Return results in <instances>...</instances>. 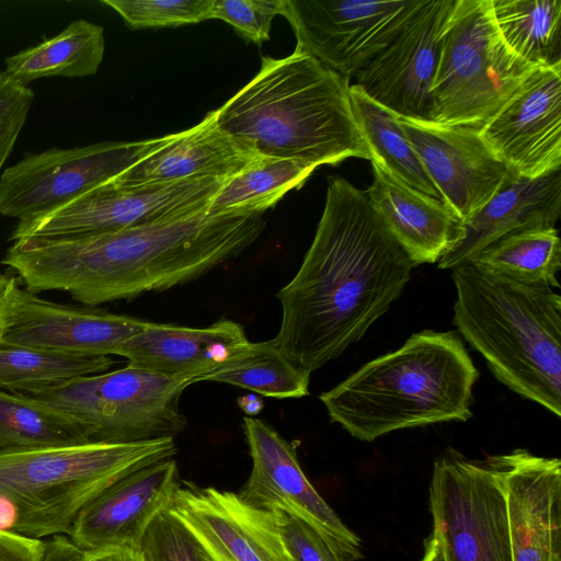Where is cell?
I'll use <instances>...</instances> for the list:
<instances>
[{
    "label": "cell",
    "mask_w": 561,
    "mask_h": 561,
    "mask_svg": "<svg viewBox=\"0 0 561 561\" xmlns=\"http://www.w3.org/2000/svg\"><path fill=\"white\" fill-rule=\"evenodd\" d=\"M138 550L142 561H210L169 510L152 520Z\"/></svg>",
    "instance_id": "cell-34"
},
{
    "label": "cell",
    "mask_w": 561,
    "mask_h": 561,
    "mask_svg": "<svg viewBox=\"0 0 561 561\" xmlns=\"http://www.w3.org/2000/svg\"><path fill=\"white\" fill-rule=\"evenodd\" d=\"M420 561H445L437 538L431 534L424 541V552Z\"/></svg>",
    "instance_id": "cell-42"
},
{
    "label": "cell",
    "mask_w": 561,
    "mask_h": 561,
    "mask_svg": "<svg viewBox=\"0 0 561 561\" xmlns=\"http://www.w3.org/2000/svg\"><path fill=\"white\" fill-rule=\"evenodd\" d=\"M81 551L67 535L51 536L45 540L42 561H81Z\"/></svg>",
    "instance_id": "cell-39"
},
{
    "label": "cell",
    "mask_w": 561,
    "mask_h": 561,
    "mask_svg": "<svg viewBox=\"0 0 561 561\" xmlns=\"http://www.w3.org/2000/svg\"><path fill=\"white\" fill-rule=\"evenodd\" d=\"M505 495L513 561H561V461L526 449L485 458Z\"/></svg>",
    "instance_id": "cell-19"
},
{
    "label": "cell",
    "mask_w": 561,
    "mask_h": 561,
    "mask_svg": "<svg viewBox=\"0 0 561 561\" xmlns=\"http://www.w3.org/2000/svg\"><path fill=\"white\" fill-rule=\"evenodd\" d=\"M104 49L103 27L79 19L59 34L8 57L3 71L24 87L41 78L88 77L98 72Z\"/></svg>",
    "instance_id": "cell-25"
},
{
    "label": "cell",
    "mask_w": 561,
    "mask_h": 561,
    "mask_svg": "<svg viewBox=\"0 0 561 561\" xmlns=\"http://www.w3.org/2000/svg\"><path fill=\"white\" fill-rule=\"evenodd\" d=\"M81 561H142L139 550L112 547L83 552Z\"/></svg>",
    "instance_id": "cell-41"
},
{
    "label": "cell",
    "mask_w": 561,
    "mask_h": 561,
    "mask_svg": "<svg viewBox=\"0 0 561 561\" xmlns=\"http://www.w3.org/2000/svg\"><path fill=\"white\" fill-rule=\"evenodd\" d=\"M506 279L559 287L561 241L556 227L508 234L490 244L469 262Z\"/></svg>",
    "instance_id": "cell-30"
},
{
    "label": "cell",
    "mask_w": 561,
    "mask_h": 561,
    "mask_svg": "<svg viewBox=\"0 0 561 561\" xmlns=\"http://www.w3.org/2000/svg\"><path fill=\"white\" fill-rule=\"evenodd\" d=\"M479 371L455 331L424 330L320 394L330 420L362 442L467 421Z\"/></svg>",
    "instance_id": "cell-4"
},
{
    "label": "cell",
    "mask_w": 561,
    "mask_h": 561,
    "mask_svg": "<svg viewBox=\"0 0 561 561\" xmlns=\"http://www.w3.org/2000/svg\"><path fill=\"white\" fill-rule=\"evenodd\" d=\"M365 191L387 230L414 266L438 262L459 240L461 219L442 201L421 193L371 162Z\"/></svg>",
    "instance_id": "cell-23"
},
{
    "label": "cell",
    "mask_w": 561,
    "mask_h": 561,
    "mask_svg": "<svg viewBox=\"0 0 561 561\" xmlns=\"http://www.w3.org/2000/svg\"><path fill=\"white\" fill-rule=\"evenodd\" d=\"M398 119L442 202L462 224L493 197L511 173L477 128Z\"/></svg>",
    "instance_id": "cell-18"
},
{
    "label": "cell",
    "mask_w": 561,
    "mask_h": 561,
    "mask_svg": "<svg viewBox=\"0 0 561 561\" xmlns=\"http://www.w3.org/2000/svg\"><path fill=\"white\" fill-rule=\"evenodd\" d=\"M310 373L294 364L274 340L252 343L198 381L229 383L276 398L309 394Z\"/></svg>",
    "instance_id": "cell-31"
},
{
    "label": "cell",
    "mask_w": 561,
    "mask_h": 561,
    "mask_svg": "<svg viewBox=\"0 0 561 561\" xmlns=\"http://www.w3.org/2000/svg\"><path fill=\"white\" fill-rule=\"evenodd\" d=\"M256 156L218 124L217 110L114 179L121 184L175 182L187 179H230Z\"/></svg>",
    "instance_id": "cell-24"
},
{
    "label": "cell",
    "mask_w": 561,
    "mask_h": 561,
    "mask_svg": "<svg viewBox=\"0 0 561 561\" xmlns=\"http://www.w3.org/2000/svg\"><path fill=\"white\" fill-rule=\"evenodd\" d=\"M169 512L210 561H288L274 511L257 508L239 493L180 483Z\"/></svg>",
    "instance_id": "cell-17"
},
{
    "label": "cell",
    "mask_w": 561,
    "mask_h": 561,
    "mask_svg": "<svg viewBox=\"0 0 561 561\" xmlns=\"http://www.w3.org/2000/svg\"><path fill=\"white\" fill-rule=\"evenodd\" d=\"M350 78L296 49L263 56L256 76L217 108L219 126L254 153L316 169L369 160L350 94Z\"/></svg>",
    "instance_id": "cell-3"
},
{
    "label": "cell",
    "mask_w": 561,
    "mask_h": 561,
    "mask_svg": "<svg viewBox=\"0 0 561 561\" xmlns=\"http://www.w3.org/2000/svg\"><path fill=\"white\" fill-rule=\"evenodd\" d=\"M314 169L298 160L259 154L224 184L208 211L215 215L264 214L286 193L300 188Z\"/></svg>",
    "instance_id": "cell-29"
},
{
    "label": "cell",
    "mask_w": 561,
    "mask_h": 561,
    "mask_svg": "<svg viewBox=\"0 0 561 561\" xmlns=\"http://www.w3.org/2000/svg\"><path fill=\"white\" fill-rule=\"evenodd\" d=\"M350 94L370 162L377 163L401 183L442 201L419 156L404 136L398 117L368 98L355 83L351 84Z\"/></svg>",
    "instance_id": "cell-27"
},
{
    "label": "cell",
    "mask_w": 561,
    "mask_h": 561,
    "mask_svg": "<svg viewBox=\"0 0 561 561\" xmlns=\"http://www.w3.org/2000/svg\"><path fill=\"white\" fill-rule=\"evenodd\" d=\"M229 179L121 184L112 180L42 216L19 220L10 240H51L117 231L207 209Z\"/></svg>",
    "instance_id": "cell-10"
},
{
    "label": "cell",
    "mask_w": 561,
    "mask_h": 561,
    "mask_svg": "<svg viewBox=\"0 0 561 561\" xmlns=\"http://www.w3.org/2000/svg\"><path fill=\"white\" fill-rule=\"evenodd\" d=\"M180 483L173 458L137 469L89 502L68 537L83 552L112 547L138 550L152 520L169 510Z\"/></svg>",
    "instance_id": "cell-20"
},
{
    "label": "cell",
    "mask_w": 561,
    "mask_h": 561,
    "mask_svg": "<svg viewBox=\"0 0 561 561\" xmlns=\"http://www.w3.org/2000/svg\"><path fill=\"white\" fill-rule=\"evenodd\" d=\"M172 136L27 153L0 175V215L24 220L48 214L116 179Z\"/></svg>",
    "instance_id": "cell-11"
},
{
    "label": "cell",
    "mask_w": 561,
    "mask_h": 561,
    "mask_svg": "<svg viewBox=\"0 0 561 561\" xmlns=\"http://www.w3.org/2000/svg\"><path fill=\"white\" fill-rule=\"evenodd\" d=\"M455 4L456 0H425L397 37L355 76V84L398 118L432 122L431 90Z\"/></svg>",
    "instance_id": "cell-14"
},
{
    "label": "cell",
    "mask_w": 561,
    "mask_h": 561,
    "mask_svg": "<svg viewBox=\"0 0 561 561\" xmlns=\"http://www.w3.org/2000/svg\"><path fill=\"white\" fill-rule=\"evenodd\" d=\"M192 383L127 365L26 396L78 419L91 443H135L174 438L187 427L180 401Z\"/></svg>",
    "instance_id": "cell-8"
},
{
    "label": "cell",
    "mask_w": 561,
    "mask_h": 561,
    "mask_svg": "<svg viewBox=\"0 0 561 561\" xmlns=\"http://www.w3.org/2000/svg\"><path fill=\"white\" fill-rule=\"evenodd\" d=\"M15 279V277L8 274H0V307L8 289Z\"/></svg>",
    "instance_id": "cell-44"
},
{
    "label": "cell",
    "mask_w": 561,
    "mask_h": 561,
    "mask_svg": "<svg viewBox=\"0 0 561 561\" xmlns=\"http://www.w3.org/2000/svg\"><path fill=\"white\" fill-rule=\"evenodd\" d=\"M89 431L71 414L33 397L0 389V450L85 444Z\"/></svg>",
    "instance_id": "cell-28"
},
{
    "label": "cell",
    "mask_w": 561,
    "mask_h": 561,
    "mask_svg": "<svg viewBox=\"0 0 561 561\" xmlns=\"http://www.w3.org/2000/svg\"><path fill=\"white\" fill-rule=\"evenodd\" d=\"M45 540L0 533V561H42Z\"/></svg>",
    "instance_id": "cell-38"
},
{
    "label": "cell",
    "mask_w": 561,
    "mask_h": 561,
    "mask_svg": "<svg viewBox=\"0 0 561 561\" xmlns=\"http://www.w3.org/2000/svg\"><path fill=\"white\" fill-rule=\"evenodd\" d=\"M252 470L240 496L249 504L280 510L330 539L350 561L362 559V541L305 476L295 447L263 420L243 417Z\"/></svg>",
    "instance_id": "cell-15"
},
{
    "label": "cell",
    "mask_w": 561,
    "mask_h": 561,
    "mask_svg": "<svg viewBox=\"0 0 561 561\" xmlns=\"http://www.w3.org/2000/svg\"><path fill=\"white\" fill-rule=\"evenodd\" d=\"M250 344L243 327L220 319L205 328L149 322L117 352L128 365L195 382Z\"/></svg>",
    "instance_id": "cell-22"
},
{
    "label": "cell",
    "mask_w": 561,
    "mask_h": 561,
    "mask_svg": "<svg viewBox=\"0 0 561 561\" xmlns=\"http://www.w3.org/2000/svg\"><path fill=\"white\" fill-rule=\"evenodd\" d=\"M21 518L18 501L10 494L0 492V533L16 534Z\"/></svg>",
    "instance_id": "cell-40"
},
{
    "label": "cell",
    "mask_w": 561,
    "mask_h": 561,
    "mask_svg": "<svg viewBox=\"0 0 561 561\" xmlns=\"http://www.w3.org/2000/svg\"><path fill=\"white\" fill-rule=\"evenodd\" d=\"M239 405L249 416L256 415L263 407L262 401L253 396L240 398Z\"/></svg>",
    "instance_id": "cell-43"
},
{
    "label": "cell",
    "mask_w": 561,
    "mask_h": 561,
    "mask_svg": "<svg viewBox=\"0 0 561 561\" xmlns=\"http://www.w3.org/2000/svg\"><path fill=\"white\" fill-rule=\"evenodd\" d=\"M149 322L94 307L49 301L19 287L15 279L0 307V343L110 356L117 355L122 345Z\"/></svg>",
    "instance_id": "cell-13"
},
{
    "label": "cell",
    "mask_w": 561,
    "mask_h": 561,
    "mask_svg": "<svg viewBox=\"0 0 561 561\" xmlns=\"http://www.w3.org/2000/svg\"><path fill=\"white\" fill-rule=\"evenodd\" d=\"M454 325L495 378L561 416V297L467 263L451 270Z\"/></svg>",
    "instance_id": "cell-5"
},
{
    "label": "cell",
    "mask_w": 561,
    "mask_h": 561,
    "mask_svg": "<svg viewBox=\"0 0 561 561\" xmlns=\"http://www.w3.org/2000/svg\"><path fill=\"white\" fill-rule=\"evenodd\" d=\"M283 0H213L209 19L229 23L248 42L270 39L272 21L280 14Z\"/></svg>",
    "instance_id": "cell-35"
},
{
    "label": "cell",
    "mask_w": 561,
    "mask_h": 561,
    "mask_svg": "<svg viewBox=\"0 0 561 561\" xmlns=\"http://www.w3.org/2000/svg\"><path fill=\"white\" fill-rule=\"evenodd\" d=\"M288 561H350L324 535L280 510H275Z\"/></svg>",
    "instance_id": "cell-36"
},
{
    "label": "cell",
    "mask_w": 561,
    "mask_h": 561,
    "mask_svg": "<svg viewBox=\"0 0 561 561\" xmlns=\"http://www.w3.org/2000/svg\"><path fill=\"white\" fill-rule=\"evenodd\" d=\"M213 0H102L129 28L176 27L209 20Z\"/></svg>",
    "instance_id": "cell-33"
},
{
    "label": "cell",
    "mask_w": 561,
    "mask_h": 561,
    "mask_svg": "<svg viewBox=\"0 0 561 561\" xmlns=\"http://www.w3.org/2000/svg\"><path fill=\"white\" fill-rule=\"evenodd\" d=\"M413 267L365 191L330 176L313 241L276 295L282 321L274 342L298 367L316 371L388 311Z\"/></svg>",
    "instance_id": "cell-1"
},
{
    "label": "cell",
    "mask_w": 561,
    "mask_h": 561,
    "mask_svg": "<svg viewBox=\"0 0 561 561\" xmlns=\"http://www.w3.org/2000/svg\"><path fill=\"white\" fill-rule=\"evenodd\" d=\"M176 451L172 437L0 450V492L20 505L18 535L68 536L80 511L107 486Z\"/></svg>",
    "instance_id": "cell-6"
},
{
    "label": "cell",
    "mask_w": 561,
    "mask_h": 561,
    "mask_svg": "<svg viewBox=\"0 0 561 561\" xmlns=\"http://www.w3.org/2000/svg\"><path fill=\"white\" fill-rule=\"evenodd\" d=\"M561 214V169L538 178L510 173L493 197L462 224L459 240L437 263L467 264L495 241L524 230L553 228Z\"/></svg>",
    "instance_id": "cell-21"
},
{
    "label": "cell",
    "mask_w": 561,
    "mask_h": 561,
    "mask_svg": "<svg viewBox=\"0 0 561 561\" xmlns=\"http://www.w3.org/2000/svg\"><path fill=\"white\" fill-rule=\"evenodd\" d=\"M506 46L536 69L561 68L560 0H490Z\"/></svg>",
    "instance_id": "cell-26"
},
{
    "label": "cell",
    "mask_w": 561,
    "mask_h": 561,
    "mask_svg": "<svg viewBox=\"0 0 561 561\" xmlns=\"http://www.w3.org/2000/svg\"><path fill=\"white\" fill-rule=\"evenodd\" d=\"M432 534L445 561H513L506 501L492 468L449 448L434 462Z\"/></svg>",
    "instance_id": "cell-9"
},
{
    "label": "cell",
    "mask_w": 561,
    "mask_h": 561,
    "mask_svg": "<svg viewBox=\"0 0 561 561\" xmlns=\"http://www.w3.org/2000/svg\"><path fill=\"white\" fill-rule=\"evenodd\" d=\"M265 224L263 214L207 208L105 233L14 241L2 264L33 294L60 290L95 307L197 279L243 252Z\"/></svg>",
    "instance_id": "cell-2"
},
{
    "label": "cell",
    "mask_w": 561,
    "mask_h": 561,
    "mask_svg": "<svg viewBox=\"0 0 561 561\" xmlns=\"http://www.w3.org/2000/svg\"><path fill=\"white\" fill-rule=\"evenodd\" d=\"M110 356L66 354L0 343V389L32 394L72 379L105 373Z\"/></svg>",
    "instance_id": "cell-32"
},
{
    "label": "cell",
    "mask_w": 561,
    "mask_h": 561,
    "mask_svg": "<svg viewBox=\"0 0 561 561\" xmlns=\"http://www.w3.org/2000/svg\"><path fill=\"white\" fill-rule=\"evenodd\" d=\"M514 174L538 178L561 169V68L534 70L479 129Z\"/></svg>",
    "instance_id": "cell-16"
},
{
    "label": "cell",
    "mask_w": 561,
    "mask_h": 561,
    "mask_svg": "<svg viewBox=\"0 0 561 561\" xmlns=\"http://www.w3.org/2000/svg\"><path fill=\"white\" fill-rule=\"evenodd\" d=\"M33 101L32 89L0 71V171L26 123Z\"/></svg>",
    "instance_id": "cell-37"
},
{
    "label": "cell",
    "mask_w": 561,
    "mask_h": 561,
    "mask_svg": "<svg viewBox=\"0 0 561 561\" xmlns=\"http://www.w3.org/2000/svg\"><path fill=\"white\" fill-rule=\"evenodd\" d=\"M425 0H283L296 49L351 78L401 32Z\"/></svg>",
    "instance_id": "cell-12"
},
{
    "label": "cell",
    "mask_w": 561,
    "mask_h": 561,
    "mask_svg": "<svg viewBox=\"0 0 561 561\" xmlns=\"http://www.w3.org/2000/svg\"><path fill=\"white\" fill-rule=\"evenodd\" d=\"M536 68L503 42L490 0H456L432 84V123L479 129Z\"/></svg>",
    "instance_id": "cell-7"
}]
</instances>
